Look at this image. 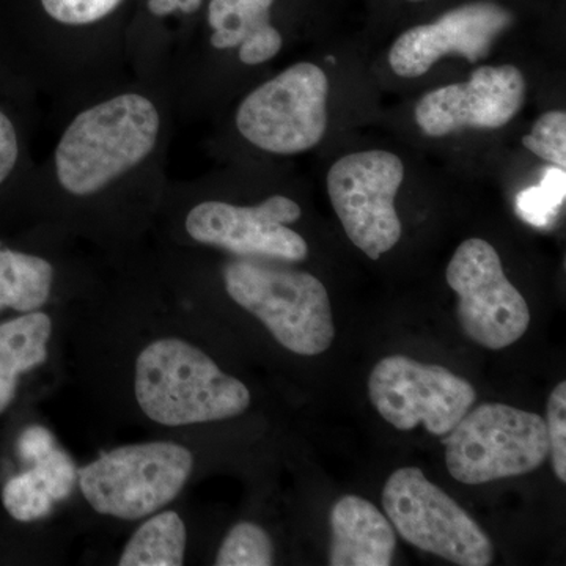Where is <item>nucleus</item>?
<instances>
[{
	"mask_svg": "<svg viewBox=\"0 0 566 566\" xmlns=\"http://www.w3.org/2000/svg\"><path fill=\"white\" fill-rule=\"evenodd\" d=\"M192 468L193 457L186 447L148 442L104 453L77 475L82 494L96 512L136 521L170 504Z\"/></svg>",
	"mask_w": 566,
	"mask_h": 566,
	"instance_id": "nucleus-5",
	"label": "nucleus"
},
{
	"mask_svg": "<svg viewBox=\"0 0 566 566\" xmlns=\"http://www.w3.org/2000/svg\"><path fill=\"white\" fill-rule=\"evenodd\" d=\"M329 80L314 63H297L264 82L241 103L237 126L264 151L296 155L326 133Z\"/></svg>",
	"mask_w": 566,
	"mask_h": 566,
	"instance_id": "nucleus-7",
	"label": "nucleus"
},
{
	"mask_svg": "<svg viewBox=\"0 0 566 566\" xmlns=\"http://www.w3.org/2000/svg\"><path fill=\"white\" fill-rule=\"evenodd\" d=\"M159 133L155 104L136 93L82 112L63 133L55 170L63 189L91 196L144 161Z\"/></svg>",
	"mask_w": 566,
	"mask_h": 566,
	"instance_id": "nucleus-2",
	"label": "nucleus"
},
{
	"mask_svg": "<svg viewBox=\"0 0 566 566\" xmlns=\"http://www.w3.org/2000/svg\"><path fill=\"white\" fill-rule=\"evenodd\" d=\"M524 96L526 81L516 66H480L468 82L427 93L417 104L416 122L430 137L465 128L499 129L515 118Z\"/></svg>",
	"mask_w": 566,
	"mask_h": 566,
	"instance_id": "nucleus-12",
	"label": "nucleus"
},
{
	"mask_svg": "<svg viewBox=\"0 0 566 566\" xmlns=\"http://www.w3.org/2000/svg\"><path fill=\"white\" fill-rule=\"evenodd\" d=\"M274 564V546L270 535L253 523L237 524L223 539L216 565L270 566Z\"/></svg>",
	"mask_w": 566,
	"mask_h": 566,
	"instance_id": "nucleus-20",
	"label": "nucleus"
},
{
	"mask_svg": "<svg viewBox=\"0 0 566 566\" xmlns=\"http://www.w3.org/2000/svg\"><path fill=\"white\" fill-rule=\"evenodd\" d=\"M301 218L300 205L289 197L273 196L256 207L205 202L186 219L189 237L243 256L303 262L308 245L286 223Z\"/></svg>",
	"mask_w": 566,
	"mask_h": 566,
	"instance_id": "nucleus-11",
	"label": "nucleus"
},
{
	"mask_svg": "<svg viewBox=\"0 0 566 566\" xmlns=\"http://www.w3.org/2000/svg\"><path fill=\"white\" fill-rule=\"evenodd\" d=\"M411 2H420V0H411Z\"/></svg>",
	"mask_w": 566,
	"mask_h": 566,
	"instance_id": "nucleus-29",
	"label": "nucleus"
},
{
	"mask_svg": "<svg viewBox=\"0 0 566 566\" xmlns=\"http://www.w3.org/2000/svg\"><path fill=\"white\" fill-rule=\"evenodd\" d=\"M331 566L392 565L397 535L389 517L359 495H345L331 510Z\"/></svg>",
	"mask_w": 566,
	"mask_h": 566,
	"instance_id": "nucleus-14",
	"label": "nucleus"
},
{
	"mask_svg": "<svg viewBox=\"0 0 566 566\" xmlns=\"http://www.w3.org/2000/svg\"><path fill=\"white\" fill-rule=\"evenodd\" d=\"M223 281L234 303L255 315L283 348L318 356L333 345L329 294L315 275L240 260L226 268Z\"/></svg>",
	"mask_w": 566,
	"mask_h": 566,
	"instance_id": "nucleus-3",
	"label": "nucleus"
},
{
	"mask_svg": "<svg viewBox=\"0 0 566 566\" xmlns=\"http://www.w3.org/2000/svg\"><path fill=\"white\" fill-rule=\"evenodd\" d=\"M2 502L11 517L20 523H32L51 513L54 505L50 483L39 469L13 476L2 491Z\"/></svg>",
	"mask_w": 566,
	"mask_h": 566,
	"instance_id": "nucleus-19",
	"label": "nucleus"
},
{
	"mask_svg": "<svg viewBox=\"0 0 566 566\" xmlns=\"http://www.w3.org/2000/svg\"><path fill=\"white\" fill-rule=\"evenodd\" d=\"M442 442L450 475L464 485L526 475L549 455L546 420L502 403L469 409Z\"/></svg>",
	"mask_w": 566,
	"mask_h": 566,
	"instance_id": "nucleus-4",
	"label": "nucleus"
},
{
	"mask_svg": "<svg viewBox=\"0 0 566 566\" xmlns=\"http://www.w3.org/2000/svg\"><path fill=\"white\" fill-rule=\"evenodd\" d=\"M202 6V0H148V9L156 17H166L174 11L193 13Z\"/></svg>",
	"mask_w": 566,
	"mask_h": 566,
	"instance_id": "nucleus-28",
	"label": "nucleus"
},
{
	"mask_svg": "<svg viewBox=\"0 0 566 566\" xmlns=\"http://www.w3.org/2000/svg\"><path fill=\"white\" fill-rule=\"evenodd\" d=\"M51 333V318L43 312L0 324V415L17 395L20 375L46 360Z\"/></svg>",
	"mask_w": 566,
	"mask_h": 566,
	"instance_id": "nucleus-16",
	"label": "nucleus"
},
{
	"mask_svg": "<svg viewBox=\"0 0 566 566\" xmlns=\"http://www.w3.org/2000/svg\"><path fill=\"white\" fill-rule=\"evenodd\" d=\"M123 0H41L52 20L69 25L92 24L106 18Z\"/></svg>",
	"mask_w": 566,
	"mask_h": 566,
	"instance_id": "nucleus-24",
	"label": "nucleus"
},
{
	"mask_svg": "<svg viewBox=\"0 0 566 566\" xmlns=\"http://www.w3.org/2000/svg\"><path fill=\"white\" fill-rule=\"evenodd\" d=\"M50 483L54 501H63L69 497L74 485H76L77 471L73 461L63 450H50L46 455L39 458L32 463Z\"/></svg>",
	"mask_w": 566,
	"mask_h": 566,
	"instance_id": "nucleus-25",
	"label": "nucleus"
},
{
	"mask_svg": "<svg viewBox=\"0 0 566 566\" xmlns=\"http://www.w3.org/2000/svg\"><path fill=\"white\" fill-rule=\"evenodd\" d=\"M403 178L401 159L382 150L344 156L327 174V192L346 237L368 259L378 260L400 241L395 197Z\"/></svg>",
	"mask_w": 566,
	"mask_h": 566,
	"instance_id": "nucleus-8",
	"label": "nucleus"
},
{
	"mask_svg": "<svg viewBox=\"0 0 566 566\" xmlns=\"http://www.w3.org/2000/svg\"><path fill=\"white\" fill-rule=\"evenodd\" d=\"M512 22L513 14L494 2L457 7L431 24L401 33L389 52L390 69L398 76L415 80L447 55H458L471 63L482 61Z\"/></svg>",
	"mask_w": 566,
	"mask_h": 566,
	"instance_id": "nucleus-13",
	"label": "nucleus"
},
{
	"mask_svg": "<svg viewBox=\"0 0 566 566\" xmlns=\"http://www.w3.org/2000/svg\"><path fill=\"white\" fill-rule=\"evenodd\" d=\"M546 430L551 463L562 483L566 482V382L554 387L547 400Z\"/></svg>",
	"mask_w": 566,
	"mask_h": 566,
	"instance_id": "nucleus-23",
	"label": "nucleus"
},
{
	"mask_svg": "<svg viewBox=\"0 0 566 566\" xmlns=\"http://www.w3.org/2000/svg\"><path fill=\"white\" fill-rule=\"evenodd\" d=\"M382 506L412 546L460 566L493 564L494 546L485 531L419 468H401L389 476Z\"/></svg>",
	"mask_w": 566,
	"mask_h": 566,
	"instance_id": "nucleus-6",
	"label": "nucleus"
},
{
	"mask_svg": "<svg viewBox=\"0 0 566 566\" xmlns=\"http://www.w3.org/2000/svg\"><path fill=\"white\" fill-rule=\"evenodd\" d=\"M565 170L554 167L547 170L542 185L528 188L517 197V212L524 221L546 227L556 218L565 200Z\"/></svg>",
	"mask_w": 566,
	"mask_h": 566,
	"instance_id": "nucleus-21",
	"label": "nucleus"
},
{
	"mask_svg": "<svg viewBox=\"0 0 566 566\" xmlns=\"http://www.w3.org/2000/svg\"><path fill=\"white\" fill-rule=\"evenodd\" d=\"M446 279L458 296L461 329L475 344L497 352L527 333L526 300L506 279L501 256L488 241L471 238L458 245Z\"/></svg>",
	"mask_w": 566,
	"mask_h": 566,
	"instance_id": "nucleus-9",
	"label": "nucleus"
},
{
	"mask_svg": "<svg viewBox=\"0 0 566 566\" xmlns=\"http://www.w3.org/2000/svg\"><path fill=\"white\" fill-rule=\"evenodd\" d=\"M186 527L175 512H163L137 528L120 566H178L185 560Z\"/></svg>",
	"mask_w": 566,
	"mask_h": 566,
	"instance_id": "nucleus-18",
	"label": "nucleus"
},
{
	"mask_svg": "<svg viewBox=\"0 0 566 566\" xmlns=\"http://www.w3.org/2000/svg\"><path fill=\"white\" fill-rule=\"evenodd\" d=\"M524 147L558 169L566 166V114L547 112L536 120L532 133L523 137Z\"/></svg>",
	"mask_w": 566,
	"mask_h": 566,
	"instance_id": "nucleus-22",
	"label": "nucleus"
},
{
	"mask_svg": "<svg viewBox=\"0 0 566 566\" xmlns=\"http://www.w3.org/2000/svg\"><path fill=\"white\" fill-rule=\"evenodd\" d=\"M136 398L148 419L167 427L232 419L251 405V392L240 379L178 338H163L140 353Z\"/></svg>",
	"mask_w": 566,
	"mask_h": 566,
	"instance_id": "nucleus-1",
	"label": "nucleus"
},
{
	"mask_svg": "<svg viewBox=\"0 0 566 566\" xmlns=\"http://www.w3.org/2000/svg\"><path fill=\"white\" fill-rule=\"evenodd\" d=\"M368 394L379 416L400 431L423 424L430 434L446 436L474 406V386L441 365L411 357L379 360L368 379Z\"/></svg>",
	"mask_w": 566,
	"mask_h": 566,
	"instance_id": "nucleus-10",
	"label": "nucleus"
},
{
	"mask_svg": "<svg viewBox=\"0 0 566 566\" xmlns=\"http://www.w3.org/2000/svg\"><path fill=\"white\" fill-rule=\"evenodd\" d=\"M54 438L46 428L33 424L29 427L18 439V453L24 461L33 463L39 458L46 455L50 450L54 449Z\"/></svg>",
	"mask_w": 566,
	"mask_h": 566,
	"instance_id": "nucleus-26",
	"label": "nucleus"
},
{
	"mask_svg": "<svg viewBox=\"0 0 566 566\" xmlns=\"http://www.w3.org/2000/svg\"><path fill=\"white\" fill-rule=\"evenodd\" d=\"M18 137L13 123L0 112V185L13 172L18 161Z\"/></svg>",
	"mask_w": 566,
	"mask_h": 566,
	"instance_id": "nucleus-27",
	"label": "nucleus"
},
{
	"mask_svg": "<svg viewBox=\"0 0 566 566\" xmlns=\"http://www.w3.org/2000/svg\"><path fill=\"white\" fill-rule=\"evenodd\" d=\"M274 0H211L208 22L218 50L240 48V61L260 65L281 51L282 35L271 24Z\"/></svg>",
	"mask_w": 566,
	"mask_h": 566,
	"instance_id": "nucleus-15",
	"label": "nucleus"
},
{
	"mask_svg": "<svg viewBox=\"0 0 566 566\" xmlns=\"http://www.w3.org/2000/svg\"><path fill=\"white\" fill-rule=\"evenodd\" d=\"M51 263L28 253L0 251V311H36L51 294Z\"/></svg>",
	"mask_w": 566,
	"mask_h": 566,
	"instance_id": "nucleus-17",
	"label": "nucleus"
}]
</instances>
